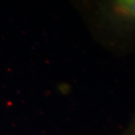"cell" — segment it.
Segmentation results:
<instances>
[{
  "label": "cell",
  "mask_w": 135,
  "mask_h": 135,
  "mask_svg": "<svg viewBox=\"0 0 135 135\" xmlns=\"http://www.w3.org/2000/svg\"><path fill=\"white\" fill-rule=\"evenodd\" d=\"M93 38L117 57L135 54V0L75 2Z\"/></svg>",
  "instance_id": "6da1fadb"
},
{
  "label": "cell",
  "mask_w": 135,
  "mask_h": 135,
  "mask_svg": "<svg viewBox=\"0 0 135 135\" xmlns=\"http://www.w3.org/2000/svg\"><path fill=\"white\" fill-rule=\"evenodd\" d=\"M121 135H135V115L132 116L128 124L121 132Z\"/></svg>",
  "instance_id": "7a4b0ae2"
}]
</instances>
